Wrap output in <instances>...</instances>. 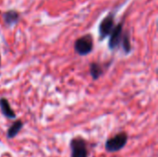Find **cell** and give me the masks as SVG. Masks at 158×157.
Masks as SVG:
<instances>
[{
  "mask_svg": "<svg viewBox=\"0 0 158 157\" xmlns=\"http://www.w3.org/2000/svg\"><path fill=\"white\" fill-rule=\"evenodd\" d=\"M71 155L70 157H87L88 151L87 145L84 140L81 138H75L70 142Z\"/></svg>",
  "mask_w": 158,
  "mask_h": 157,
  "instance_id": "cell-3",
  "label": "cell"
},
{
  "mask_svg": "<svg viewBox=\"0 0 158 157\" xmlns=\"http://www.w3.org/2000/svg\"><path fill=\"white\" fill-rule=\"evenodd\" d=\"M94 40L89 34L81 36L74 43V50L80 56H86L93 51Z\"/></svg>",
  "mask_w": 158,
  "mask_h": 157,
  "instance_id": "cell-1",
  "label": "cell"
},
{
  "mask_svg": "<svg viewBox=\"0 0 158 157\" xmlns=\"http://www.w3.org/2000/svg\"><path fill=\"white\" fill-rule=\"evenodd\" d=\"M0 108H1L2 114L6 118H16L15 112L12 110L8 101L6 98H1L0 99Z\"/></svg>",
  "mask_w": 158,
  "mask_h": 157,
  "instance_id": "cell-7",
  "label": "cell"
},
{
  "mask_svg": "<svg viewBox=\"0 0 158 157\" xmlns=\"http://www.w3.org/2000/svg\"><path fill=\"white\" fill-rule=\"evenodd\" d=\"M22 127H23V123H22V121H20V120H17L16 122H14L12 125H11V127L8 129V130H7V138H9V139H12V138H14L19 132V130L22 129Z\"/></svg>",
  "mask_w": 158,
  "mask_h": 157,
  "instance_id": "cell-8",
  "label": "cell"
},
{
  "mask_svg": "<svg viewBox=\"0 0 158 157\" xmlns=\"http://www.w3.org/2000/svg\"><path fill=\"white\" fill-rule=\"evenodd\" d=\"M90 73L92 78L95 81L101 77V75L104 73V70L102 66L99 65L98 63H92L90 65Z\"/></svg>",
  "mask_w": 158,
  "mask_h": 157,
  "instance_id": "cell-9",
  "label": "cell"
},
{
  "mask_svg": "<svg viewBox=\"0 0 158 157\" xmlns=\"http://www.w3.org/2000/svg\"><path fill=\"white\" fill-rule=\"evenodd\" d=\"M127 142H128L127 133L120 132L106 142V149L110 153L118 152L126 145Z\"/></svg>",
  "mask_w": 158,
  "mask_h": 157,
  "instance_id": "cell-2",
  "label": "cell"
},
{
  "mask_svg": "<svg viewBox=\"0 0 158 157\" xmlns=\"http://www.w3.org/2000/svg\"><path fill=\"white\" fill-rule=\"evenodd\" d=\"M122 45H123V49L126 53H130L131 46V42H130V35L129 32H126L124 34V36H122Z\"/></svg>",
  "mask_w": 158,
  "mask_h": 157,
  "instance_id": "cell-10",
  "label": "cell"
},
{
  "mask_svg": "<svg viewBox=\"0 0 158 157\" xmlns=\"http://www.w3.org/2000/svg\"><path fill=\"white\" fill-rule=\"evenodd\" d=\"M2 17H3L4 22L6 26L15 25L19 19V15L16 10H8V11L5 12Z\"/></svg>",
  "mask_w": 158,
  "mask_h": 157,
  "instance_id": "cell-6",
  "label": "cell"
},
{
  "mask_svg": "<svg viewBox=\"0 0 158 157\" xmlns=\"http://www.w3.org/2000/svg\"><path fill=\"white\" fill-rule=\"evenodd\" d=\"M114 22H115V18H114V15H112V14L106 16L101 21V23L99 25V31H98L101 40H104L106 36H108L111 33L112 30L115 27Z\"/></svg>",
  "mask_w": 158,
  "mask_h": 157,
  "instance_id": "cell-4",
  "label": "cell"
},
{
  "mask_svg": "<svg viewBox=\"0 0 158 157\" xmlns=\"http://www.w3.org/2000/svg\"><path fill=\"white\" fill-rule=\"evenodd\" d=\"M122 29H123V24L120 22L117 26L114 27L110 33V38L108 42V46L111 50L116 49L117 47L119 46L121 40H122Z\"/></svg>",
  "mask_w": 158,
  "mask_h": 157,
  "instance_id": "cell-5",
  "label": "cell"
},
{
  "mask_svg": "<svg viewBox=\"0 0 158 157\" xmlns=\"http://www.w3.org/2000/svg\"><path fill=\"white\" fill-rule=\"evenodd\" d=\"M0 58H1V57H0Z\"/></svg>",
  "mask_w": 158,
  "mask_h": 157,
  "instance_id": "cell-11",
  "label": "cell"
}]
</instances>
